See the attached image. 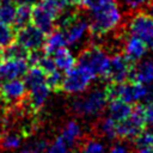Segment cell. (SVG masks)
Listing matches in <instances>:
<instances>
[{
	"instance_id": "cell-1",
	"label": "cell",
	"mask_w": 153,
	"mask_h": 153,
	"mask_svg": "<svg viewBox=\"0 0 153 153\" xmlns=\"http://www.w3.org/2000/svg\"><path fill=\"white\" fill-rule=\"evenodd\" d=\"M88 31L94 37L108 35L121 22V12L115 0H97L91 7Z\"/></svg>"
},
{
	"instance_id": "cell-2",
	"label": "cell",
	"mask_w": 153,
	"mask_h": 153,
	"mask_svg": "<svg viewBox=\"0 0 153 153\" xmlns=\"http://www.w3.org/2000/svg\"><path fill=\"white\" fill-rule=\"evenodd\" d=\"M108 102L112 99H122L127 103H137L141 99L148 98L149 88L141 82L136 81H122V82H109L105 87Z\"/></svg>"
},
{
	"instance_id": "cell-3",
	"label": "cell",
	"mask_w": 153,
	"mask_h": 153,
	"mask_svg": "<svg viewBox=\"0 0 153 153\" xmlns=\"http://www.w3.org/2000/svg\"><path fill=\"white\" fill-rule=\"evenodd\" d=\"M108 103L105 90L94 88L87 94L71 102V111L76 116H96L102 114Z\"/></svg>"
},
{
	"instance_id": "cell-4",
	"label": "cell",
	"mask_w": 153,
	"mask_h": 153,
	"mask_svg": "<svg viewBox=\"0 0 153 153\" xmlns=\"http://www.w3.org/2000/svg\"><path fill=\"white\" fill-rule=\"evenodd\" d=\"M110 57L100 45H88L84 48L78 57V63L86 68L93 78H105L109 68Z\"/></svg>"
},
{
	"instance_id": "cell-5",
	"label": "cell",
	"mask_w": 153,
	"mask_h": 153,
	"mask_svg": "<svg viewBox=\"0 0 153 153\" xmlns=\"http://www.w3.org/2000/svg\"><path fill=\"white\" fill-rule=\"evenodd\" d=\"M146 124L147 122H146L145 105L135 104L133 106L130 115L126 120L118 122V126H117L118 139L133 140L142 129H145Z\"/></svg>"
},
{
	"instance_id": "cell-6",
	"label": "cell",
	"mask_w": 153,
	"mask_h": 153,
	"mask_svg": "<svg viewBox=\"0 0 153 153\" xmlns=\"http://www.w3.org/2000/svg\"><path fill=\"white\" fill-rule=\"evenodd\" d=\"M92 79L93 75L86 68L79 65L78 67H73L66 72V75H63L61 91L72 94L81 93L88 87Z\"/></svg>"
},
{
	"instance_id": "cell-7",
	"label": "cell",
	"mask_w": 153,
	"mask_h": 153,
	"mask_svg": "<svg viewBox=\"0 0 153 153\" xmlns=\"http://www.w3.org/2000/svg\"><path fill=\"white\" fill-rule=\"evenodd\" d=\"M129 33L140 38L147 48L153 50V16L146 12H139L129 22Z\"/></svg>"
},
{
	"instance_id": "cell-8",
	"label": "cell",
	"mask_w": 153,
	"mask_h": 153,
	"mask_svg": "<svg viewBox=\"0 0 153 153\" xmlns=\"http://www.w3.org/2000/svg\"><path fill=\"white\" fill-rule=\"evenodd\" d=\"M27 88L24 80L11 79L0 81V99L5 103L11 105H18L23 103L26 98Z\"/></svg>"
},
{
	"instance_id": "cell-9",
	"label": "cell",
	"mask_w": 153,
	"mask_h": 153,
	"mask_svg": "<svg viewBox=\"0 0 153 153\" xmlns=\"http://www.w3.org/2000/svg\"><path fill=\"white\" fill-rule=\"evenodd\" d=\"M133 62H130L123 53L114 54L110 57L109 68L104 79L109 82H122L129 79V74L133 67Z\"/></svg>"
},
{
	"instance_id": "cell-10",
	"label": "cell",
	"mask_w": 153,
	"mask_h": 153,
	"mask_svg": "<svg viewBox=\"0 0 153 153\" xmlns=\"http://www.w3.org/2000/svg\"><path fill=\"white\" fill-rule=\"evenodd\" d=\"M14 39L22 45H24L29 51L38 50L43 49L45 42V33L42 32L33 24H29L16 31Z\"/></svg>"
},
{
	"instance_id": "cell-11",
	"label": "cell",
	"mask_w": 153,
	"mask_h": 153,
	"mask_svg": "<svg viewBox=\"0 0 153 153\" xmlns=\"http://www.w3.org/2000/svg\"><path fill=\"white\" fill-rule=\"evenodd\" d=\"M56 16L43 5L42 1L32 5L31 12V24L38 27L42 32L48 35L56 29Z\"/></svg>"
},
{
	"instance_id": "cell-12",
	"label": "cell",
	"mask_w": 153,
	"mask_h": 153,
	"mask_svg": "<svg viewBox=\"0 0 153 153\" xmlns=\"http://www.w3.org/2000/svg\"><path fill=\"white\" fill-rule=\"evenodd\" d=\"M29 69L26 60H5L0 65V81L24 76Z\"/></svg>"
},
{
	"instance_id": "cell-13",
	"label": "cell",
	"mask_w": 153,
	"mask_h": 153,
	"mask_svg": "<svg viewBox=\"0 0 153 153\" xmlns=\"http://www.w3.org/2000/svg\"><path fill=\"white\" fill-rule=\"evenodd\" d=\"M49 92L50 90L47 86V84H42L32 88H29V92L26 94L24 103L32 114H37L43 108L45 100L48 99Z\"/></svg>"
},
{
	"instance_id": "cell-14",
	"label": "cell",
	"mask_w": 153,
	"mask_h": 153,
	"mask_svg": "<svg viewBox=\"0 0 153 153\" xmlns=\"http://www.w3.org/2000/svg\"><path fill=\"white\" fill-rule=\"evenodd\" d=\"M129 80L148 85L153 82V60H143L134 63L129 74Z\"/></svg>"
},
{
	"instance_id": "cell-15",
	"label": "cell",
	"mask_w": 153,
	"mask_h": 153,
	"mask_svg": "<svg viewBox=\"0 0 153 153\" xmlns=\"http://www.w3.org/2000/svg\"><path fill=\"white\" fill-rule=\"evenodd\" d=\"M146 51H147V45L136 36L130 35V37H128L124 41L123 54L130 62L135 63L139 60H141L142 56L146 54Z\"/></svg>"
},
{
	"instance_id": "cell-16",
	"label": "cell",
	"mask_w": 153,
	"mask_h": 153,
	"mask_svg": "<svg viewBox=\"0 0 153 153\" xmlns=\"http://www.w3.org/2000/svg\"><path fill=\"white\" fill-rule=\"evenodd\" d=\"M60 137L63 140L67 147H75L82 139L81 135V128L75 121H68L66 126L62 128V131L60 134Z\"/></svg>"
},
{
	"instance_id": "cell-17",
	"label": "cell",
	"mask_w": 153,
	"mask_h": 153,
	"mask_svg": "<svg viewBox=\"0 0 153 153\" xmlns=\"http://www.w3.org/2000/svg\"><path fill=\"white\" fill-rule=\"evenodd\" d=\"M131 110H133V106L130 105V103H127L122 99L109 100V108H108L109 116L116 122H121L126 120L130 115Z\"/></svg>"
},
{
	"instance_id": "cell-18",
	"label": "cell",
	"mask_w": 153,
	"mask_h": 153,
	"mask_svg": "<svg viewBox=\"0 0 153 153\" xmlns=\"http://www.w3.org/2000/svg\"><path fill=\"white\" fill-rule=\"evenodd\" d=\"M29 50L18 43L17 41H13L8 45L0 48V57L2 61L5 60H27L29 56Z\"/></svg>"
},
{
	"instance_id": "cell-19",
	"label": "cell",
	"mask_w": 153,
	"mask_h": 153,
	"mask_svg": "<svg viewBox=\"0 0 153 153\" xmlns=\"http://www.w3.org/2000/svg\"><path fill=\"white\" fill-rule=\"evenodd\" d=\"M66 44H67V42H66L65 33L61 30L55 29L45 36V42H44L43 49H44L45 54L53 55L55 51H57L59 49H61Z\"/></svg>"
},
{
	"instance_id": "cell-20",
	"label": "cell",
	"mask_w": 153,
	"mask_h": 153,
	"mask_svg": "<svg viewBox=\"0 0 153 153\" xmlns=\"http://www.w3.org/2000/svg\"><path fill=\"white\" fill-rule=\"evenodd\" d=\"M117 126H118V122L112 120L110 116L109 117H103L102 120L97 121L96 131L99 136H104L109 140H115V139H118Z\"/></svg>"
},
{
	"instance_id": "cell-21",
	"label": "cell",
	"mask_w": 153,
	"mask_h": 153,
	"mask_svg": "<svg viewBox=\"0 0 153 153\" xmlns=\"http://www.w3.org/2000/svg\"><path fill=\"white\" fill-rule=\"evenodd\" d=\"M23 134L20 131H16L13 129H6L0 133V148L5 151L17 149L23 139Z\"/></svg>"
},
{
	"instance_id": "cell-22",
	"label": "cell",
	"mask_w": 153,
	"mask_h": 153,
	"mask_svg": "<svg viewBox=\"0 0 153 153\" xmlns=\"http://www.w3.org/2000/svg\"><path fill=\"white\" fill-rule=\"evenodd\" d=\"M33 5V4H32ZM32 5L30 4H17V12L13 20V24L11 25L14 32L29 24H31V12H32Z\"/></svg>"
},
{
	"instance_id": "cell-23",
	"label": "cell",
	"mask_w": 153,
	"mask_h": 153,
	"mask_svg": "<svg viewBox=\"0 0 153 153\" xmlns=\"http://www.w3.org/2000/svg\"><path fill=\"white\" fill-rule=\"evenodd\" d=\"M53 59H54V61H55L56 67H57L59 69L63 71V72L69 71V69L73 68L74 65H75V59H74V56H73L72 53H71L67 48H65V47H62L61 49H59L57 51H55V53L53 54Z\"/></svg>"
},
{
	"instance_id": "cell-24",
	"label": "cell",
	"mask_w": 153,
	"mask_h": 153,
	"mask_svg": "<svg viewBox=\"0 0 153 153\" xmlns=\"http://www.w3.org/2000/svg\"><path fill=\"white\" fill-rule=\"evenodd\" d=\"M24 82L26 85V88H32L35 86L45 84V73L37 66H31L27 72L24 74Z\"/></svg>"
},
{
	"instance_id": "cell-25",
	"label": "cell",
	"mask_w": 153,
	"mask_h": 153,
	"mask_svg": "<svg viewBox=\"0 0 153 153\" xmlns=\"http://www.w3.org/2000/svg\"><path fill=\"white\" fill-rule=\"evenodd\" d=\"M133 147L137 152L139 151H142V149L153 148V130L142 129L133 139Z\"/></svg>"
},
{
	"instance_id": "cell-26",
	"label": "cell",
	"mask_w": 153,
	"mask_h": 153,
	"mask_svg": "<svg viewBox=\"0 0 153 153\" xmlns=\"http://www.w3.org/2000/svg\"><path fill=\"white\" fill-rule=\"evenodd\" d=\"M17 12V4L13 0L1 1L0 4V23L12 25Z\"/></svg>"
},
{
	"instance_id": "cell-27",
	"label": "cell",
	"mask_w": 153,
	"mask_h": 153,
	"mask_svg": "<svg viewBox=\"0 0 153 153\" xmlns=\"http://www.w3.org/2000/svg\"><path fill=\"white\" fill-rule=\"evenodd\" d=\"M76 147L81 153H105L104 146L96 139L82 137Z\"/></svg>"
},
{
	"instance_id": "cell-28",
	"label": "cell",
	"mask_w": 153,
	"mask_h": 153,
	"mask_svg": "<svg viewBox=\"0 0 153 153\" xmlns=\"http://www.w3.org/2000/svg\"><path fill=\"white\" fill-rule=\"evenodd\" d=\"M62 81L63 75L56 69L49 74H45V84L53 92H61L62 90Z\"/></svg>"
},
{
	"instance_id": "cell-29",
	"label": "cell",
	"mask_w": 153,
	"mask_h": 153,
	"mask_svg": "<svg viewBox=\"0 0 153 153\" xmlns=\"http://www.w3.org/2000/svg\"><path fill=\"white\" fill-rule=\"evenodd\" d=\"M14 30L11 25H6L0 23V48H4L13 42L14 39Z\"/></svg>"
},
{
	"instance_id": "cell-30",
	"label": "cell",
	"mask_w": 153,
	"mask_h": 153,
	"mask_svg": "<svg viewBox=\"0 0 153 153\" xmlns=\"http://www.w3.org/2000/svg\"><path fill=\"white\" fill-rule=\"evenodd\" d=\"M36 66L39 67L45 74H49V73H51V72H54V71L57 69L54 59L51 56H49L48 54H45V53L41 56V59L38 60V62H37Z\"/></svg>"
},
{
	"instance_id": "cell-31",
	"label": "cell",
	"mask_w": 153,
	"mask_h": 153,
	"mask_svg": "<svg viewBox=\"0 0 153 153\" xmlns=\"http://www.w3.org/2000/svg\"><path fill=\"white\" fill-rule=\"evenodd\" d=\"M48 148V143L45 140H41V141H36L33 143H30L27 146H25L20 153H44Z\"/></svg>"
},
{
	"instance_id": "cell-32",
	"label": "cell",
	"mask_w": 153,
	"mask_h": 153,
	"mask_svg": "<svg viewBox=\"0 0 153 153\" xmlns=\"http://www.w3.org/2000/svg\"><path fill=\"white\" fill-rule=\"evenodd\" d=\"M67 148L68 147L66 146L63 140L59 136V137H56V140L50 146H48L45 153H67Z\"/></svg>"
},
{
	"instance_id": "cell-33",
	"label": "cell",
	"mask_w": 153,
	"mask_h": 153,
	"mask_svg": "<svg viewBox=\"0 0 153 153\" xmlns=\"http://www.w3.org/2000/svg\"><path fill=\"white\" fill-rule=\"evenodd\" d=\"M127 7L131 10H140L141 7H147L151 0H123Z\"/></svg>"
},
{
	"instance_id": "cell-34",
	"label": "cell",
	"mask_w": 153,
	"mask_h": 153,
	"mask_svg": "<svg viewBox=\"0 0 153 153\" xmlns=\"http://www.w3.org/2000/svg\"><path fill=\"white\" fill-rule=\"evenodd\" d=\"M109 153H131V152H130V148L127 145L118 142V143H114L111 146Z\"/></svg>"
},
{
	"instance_id": "cell-35",
	"label": "cell",
	"mask_w": 153,
	"mask_h": 153,
	"mask_svg": "<svg viewBox=\"0 0 153 153\" xmlns=\"http://www.w3.org/2000/svg\"><path fill=\"white\" fill-rule=\"evenodd\" d=\"M145 114H146V122L153 127V100L145 106Z\"/></svg>"
},
{
	"instance_id": "cell-36",
	"label": "cell",
	"mask_w": 153,
	"mask_h": 153,
	"mask_svg": "<svg viewBox=\"0 0 153 153\" xmlns=\"http://www.w3.org/2000/svg\"><path fill=\"white\" fill-rule=\"evenodd\" d=\"M67 6H82V0H63Z\"/></svg>"
},
{
	"instance_id": "cell-37",
	"label": "cell",
	"mask_w": 153,
	"mask_h": 153,
	"mask_svg": "<svg viewBox=\"0 0 153 153\" xmlns=\"http://www.w3.org/2000/svg\"><path fill=\"white\" fill-rule=\"evenodd\" d=\"M97 0H82V6H86V7H91Z\"/></svg>"
},
{
	"instance_id": "cell-38",
	"label": "cell",
	"mask_w": 153,
	"mask_h": 153,
	"mask_svg": "<svg viewBox=\"0 0 153 153\" xmlns=\"http://www.w3.org/2000/svg\"><path fill=\"white\" fill-rule=\"evenodd\" d=\"M16 4H30L32 5L33 4V0H13Z\"/></svg>"
},
{
	"instance_id": "cell-39",
	"label": "cell",
	"mask_w": 153,
	"mask_h": 153,
	"mask_svg": "<svg viewBox=\"0 0 153 153\" xmlns=\"http://www.w3.org/2000/svg\"><path fill=\"white\" fill-rule=\"evenodd\" d=\"M147 8H148V13L153 16V0H151V2L148 4V6H147Z\"/></svg>"
},
{
	"instance_id": "cell-40",
	"label": "cell",
	"mask_w": 153,
	"mask_h": 153,
	"mask_svg": "<svg viewBox=\"0 0 153 153\" xmlns=\"http://www.w3.org/2000/svg\"><path fill=\"white\" fill-rule=\"evenodd\" d=\"M139 153H153V148H148V149H142V151H139Z\"/></svg>"
},
{
	"instance_id": "cell-41",
	"label": "cell",
	"mask_w": 153,
	"mask_h": 153,
	"mask_svg": "<svg viewBox=\"0 0 153 153\" xmlns=\"http://www.w3.org/2000/svg\"><path fill=\"white\" fill-rule=\"evenodd\" d=\"M73 153H81V152H80V151H79V149H75V151H74V152H73Z\"/></svg>"
},
{
	"instance_id": "cell-42",
	"label": "cell",
	"mask_w": 153,
	"mask_h": 153,
	"mask_svg": "<svg viewBox=\"0 0 153 153\" xmlns=\"http://www.w3.org/2000/svg\"><path fill=\"white\" fill-rule=\"evenodd\" d=\"M1 62H2V59H1V57H0V65H1Z\"/></svg>"
},
{
	"instance_id": "cell-43",
	"label": "cell",
	"mask_w": 153,
	"mask_h": 153,
	"mask_svg": "<svg viewBox=\"0 0 153 153\" xmlns=\"http://www.w3.org/2000/svg\"><path fill=\"white\" fill-rule=\"evenodd\" d=\"M0 4H1V1H0Z\"/></svg>"
}]
</instances>
